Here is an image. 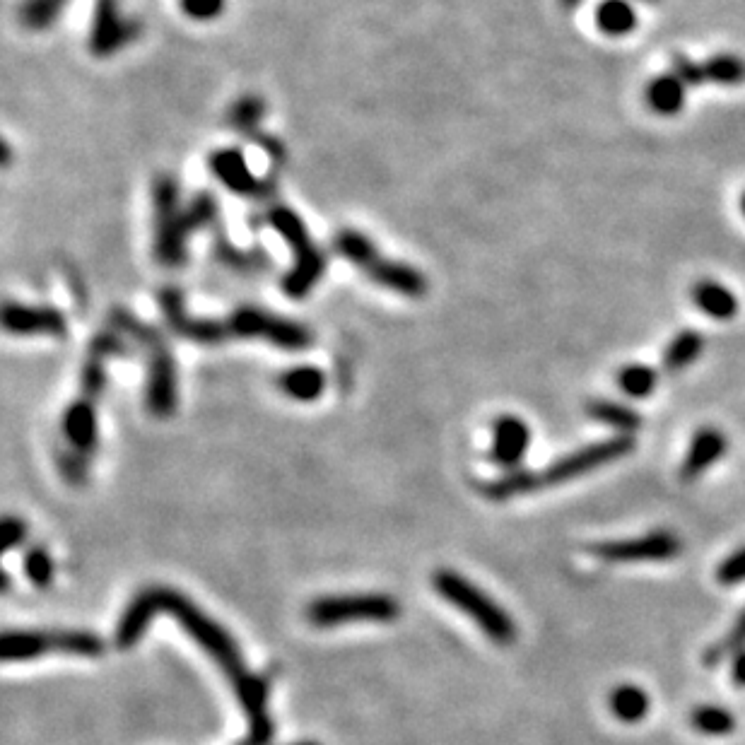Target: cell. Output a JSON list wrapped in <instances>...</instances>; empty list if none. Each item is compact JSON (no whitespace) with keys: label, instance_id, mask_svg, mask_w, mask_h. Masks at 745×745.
I'll list each match as a JSON object with an SVG mask.
<instances>
[{"label":"cell","instance_id":"obj_1","mask_svg":"<svg viewBox=\"0 0 745 745\" xmlns=\"http://www.w3.org/2000/svg\"><path fill=\"white\" fill-rule=\"evenodd\" d=\"M167 613L184 627V632L201 647L217 666L222 668L227 680L234 685L237 700L249 719V733L237 745H271L275 724L268 712L271 697V678L256 676L244 664L239 644L222 625L203 613L196 603H191L181 591L169 586H148L128 603L116 625L114 642L119 649H131L140 642L155 615Z\"/></svg>","mask_w":745,"mask_h":745},{"label":"cell","instance_id":"obj_2","mask_svg":"<svg viewBox=\"0 0 745 745\" xmlns=\"http://www.w3.org/2000/svg\"><path fill=\"white\" fill-rule=\"evenodd\" d=\"M157 299L167 326L193 343L220 345L227 340H266L275 348L292 353L312 348L314 343V333L307 326L266 309L242 307L227 316L210 319V316H191L177 287H164Z\"/></svg>","mask_w":745,"mask_h":745},{"label":"cell","instance_id":"obj_3","mask_svg":"<svg viewBox=\"0 0 745 745\" xmlns=\"http://www.w3.org/2000/svg\"><path fill=\"white\" fill-rule=\"evenodd\" d=\"M126 338L119 328L109 326L92 338L90 350L85 355V365L80 369V393L63 413V451L61 471L73 485H82L87 478L90 459L97 449V418L99 401L107 391L109 360L116 355H126Z\"/></svg>","mask_w":745,"mask_h":745},{"label":"cell","instance_id":"obj_4","mask_svg":"<svg viewBox=\"0 0 745 745\" xmlns=\"http://www.w3.org/2000/svg\"><path fill=\"white\" fill-rule=\"evenodd\" d=\"M155 203V256L162 266L179 268L189 254V239L217 217V203L208 193H198L191 203H181L179 184L167 174L152 186Z\"/></svg>","mask_w":745,"mask_h":745},{"label":"cell","instance_id":"obj_5","mask_svg":"<svg viewBox=\"0 0 745 745\" xmlns=\"http://www.w3.org/2000/svg\"><path fill=\"white\" fill-rule=\"evenodd\" d=\"M111 326L119 328L123 336L136 340L145 353L148 362V389H145V403L148 410L157 418H169L177 410V365H174L172 350L167 348L164 338L155 328L136 319L133 314L116 309L111 314Z\"/></svg>","mask_w":745,"mask_h":745},{"label":"cell","instance_id":"obj_6","mask_svg":"<svg viewBox=\"0 0 745 745\" xmlns=\"http://www.w3.org/2000/svg\"><path fill=\"white\" fill-rule=\"evenodd\" d=\"M336 251L343 258H348L353 266H357V271L365 273L372 283L384 287V290L413 299L427 295V278L418 268L384 256L377 249V244L362 232L340 230L336 234Z\"/></svg>","mask_w":745,"mask_h":745},{"label":"cell","instance_id":"obj_7","mask_svg":"<svg viewBox=\"0 0 745 745\" xmlns=\"http://www.w3.org/2000/svg\"><path fill=\"white\" fill-rule=\"evenodd\" d=\"M268 222H271L275 232L285 239L292 251V271L283 280L285 295L295 299L307 297L326 271L324 251L312 239L302 217L292 208H287V205H273L268 210Z\"/></svg>","mask_w":745,"mask_h":745},{"label":"cell","instance_id":"obj_8","mask_svg":"<svg viewBox=\"0 0 745 745\" xmlns=\"http://www.w3.org/2000/svg\"><path fill=\"white\" fill-rule=\"evenodd\" d=\"M432 586L444 601L466 613L480 630L488 635L495 644H512L516 639V625L509 618V613L502 606H497L492 598L478 589L466 577H461L454 569H437L432 577Z\"/></svg>","mask_w":745,"mask_h":745},{"label":"cell","instance_id":"obj_9","mask_svg":"<svg viewBox=\"0 0 745 745\" xmlns=\"http://www.w3.org/2000/svg\"><path fill=\"white\" fill-rule=\"evenodd\" d=\"M107 644L95 632H78V630H8L0 644L3 661H32L49 651H61L70 656H87L97 659L104 654Z\"/></svg>","mask_w":745,"mask_h":745},{"label":"cell","instance_id":"obj_10","mask_svg":"<svg viewBox=\"0 0 745 745\" xmlns=\"http://www.w3.org/2000/svg\"><path fill=\"white\" fill-rule=\"evenodd\" d=\"M401 618V603L386 594L324 596L307 606V620L314 627L345 623H393Z\"/></svg>","mask_w":745,"mask_h":745},{"label":"cell","instance_id":"obj_11","mask_svg":"<svg viewBox=\"0 0 745 745\" xmlns=\"http://www.w3.org/2000/svg\"><path fill=\"white\" fill-rule=\"evenodd\" d=\"M632 449H635V439H632L630 434H620V437L603 439V442H594L589 444V447L572 451V454L550 463L545 471H531L533 492L569 483V480L579 478V475H586L596 471V468L623 459V456L630 454Z\"/></svg>","mask_w":745,"mask_h":745},{"label":"cell","instance_id":"obj_12","mask_svg":"<svg viewBox=\"0 0 745 745\" xmlns=\"http://www.w3.org/2000/svg\"><path fill=\"white\" fill-rule=\"evenodd\" d=\"M683 543L676 533L671 531H654L642 538H630V541H610L598 543L591 548V553L606 562H620V565H635V562H666L673 560Z\"/></svg>","mask_w":745,"mask_h":745},{"label":"cell","instance_id":"obj_13","mask_svg":"<svg viewBox=\"0 0 745 745\" xmlns=\"http://www.w3.org/2000/svg\"><path fill=\"white\" fill-rule=\"evenodd\" d=\"M140 34V25L131 17L121 13L116 0H97L95 17H92L90 32V51L97 58H109L123 46L136 41Z\"/></svg>","mask_w":745,"mask_h":745},{"label":"cell","instance_id":"obj_14","mask_svg":"<svg viewBox=\"0 0 745 745\" xmlns=\"http://www.w3.org/2000/svg\"><path fill=\"white\" fill-rule=\"evenodd\" d=\"M3 324L15 336H66L68 321L54 307H32V304L8 302L3 309Z\"/></svg>","mask_w":745,"mask_h":745},{"label":"cell","instance_id":"obj_15","mask_svg":"<svg viewBox=\"0 0 745 745\" xmlns=\"http://www.w3.org/2000/svg\"><path fill=\"white\" fill-rule=\"evenodd\" d=\"M529 444V425L521 418H516V415H502V418L495 420V427H492L490 461L495 466L507 468V471H516L519 463L524 461L526 451H529Z\"/></svg>","mask_w":745,"mask_h":745},{"label":"cell","instance_id":"obj_16","mask_svg":"<svg viewBox=\"0 0 745 745\" xmlns=\"http://www.w3.org/2000/svg\"><path fill=\"white\" fill-rule=\"evenodd\" d=\"M210 169L227 189L239 193V196L246 198H266L268 193V184L266 181L256 179L254 174L249 172L246 167L244 155L239 150H217L213 157H210Z\"/></svg>","mask_w":745,"mask_h":745},{"label":"cell","instance_id":"obj_17","mask_svg":"<svg viewBox=\"0 0 745 745\" xmlns=\"http://www.w3.org/2000/svg\"><path fill=\"white\" fill-rule=\"evenodd\" d=\"M726 447H729V442H726L724 432L714 430V427H705V430L697 432L695 437H692L688 454H685L683 459V466H680V478H683L685 483L700 478L707 468H712L714 463L726 454Z\"/></svg>","mask_w":745,"mask_h":745},{"label":"cell","instance_id":"obj_18","mask_svg":"<svg viewBox=\"0 0 745 745\" xmlns=\"http://www.w3.org/2000/svg\"><path fill=\"white\" fill-rule=\"evenodd\" d=\"M692 302L712 319H731L738 312V299L717 280H697L690 290Z\"/></svg>","mask_w":745,"mask_h":745},{"label":"cell","instance_id":"obj_19","mask_svg":"<svg viewBox=\"0 0 745 745\" xmlns=\"http://www.w3.org/2000/svg\"><path fill=\"white\" fill-rule=\"evenodd\" d=\"M647 104L659 116H676L685 104V82L676 73H666L647 85Z\"/></svg>","mask_w":745,"mask_h":745},{"label":"cell","instance_id":"obj_20","mask_svg":"<svg viewBox=\"0 0 745 745\" xmlns=\"http://www.w3.org/2000/svg\"><path fill=\"white\" fill-rule=\"evenodd\" d=\"M280 389H283L285 396L295 398V401L309 403L316 401L326 389V377L319 367H295L287 369V372L280 377Z\"/></svg>","mask_w":745,"mask_h":745},{"label":"cell","instance_id":"obj_21","mask_svg":"<svg viewBox=\"0 0 745 745\" xmlns=\"http://www.w3.org/2000/svg\"><path fill=\"white\" fill-rule=\"evenodd\" d=\"M608 705L615 719H620L623 724H637V721H642L649 714L651 702L647 692L639 688V685L625 683L613 688L608 697Z\"/></svg>","mask_w":745,"mask_h":745},{"label":"cell","instance_id":"obj_22","mask_svg":"<svg viewBox=\"0 0 745 745\" xmlns=\"http://www.w3.org/2000/svg\"><path fill=\"white\" fill-rule=\"evenodd\" d=\"M596 25L608 37H625L637 27V13L627 0H603L596 8Z\"/></svg>","mask_w":745,"mask_h":745},{"label":"cell","instance_id":"obj_23","mask_svg":"<svg viewBox=\"0 0 745 745\" xmlns=\"http://www.w3.org/2000/svg\"><path fill=\"white\" fill-rule=\"evenodd\" d=\"M586 415L594 418L596 422L613 427L618 432H637L642 427V415L637 410L623 406V403L613 401H589L586 403Z\"/></svg>","mask_w":745,"mask_h":745},{"label":"cell","instance_id":"obj_24","mask_svg":"<svg viewBox=\"0 0 745 745\" xmlns=\"http://www.w3.org/2000/svg\"><path fill=\"white\" fill-rule=\"evenodd\" d=\"M705 348V338L697 331H680L676 338L668 343L664 353V369L666 372H683L685 367H690L697 357L702 355Z\"/></svg>","mask_w":745,"mask_h":745},{"label":"cell","instance_id":"obj_25","mask_svg":"<svg viewBox=\"0 0 745 745\" xmlns=\"http://www.w3.org/2000/svg\"><path fill=\"white\" fill-rule=\"evenodd\" d=\"M70 0H25L20 8V22L32 32H41L56 25L63 10L68 8Z\"/></svg>","mask_w":745,"mask_h":745},{"label":"cell","instance_id":"obj_26","mask_svg":"<svg viewBox=\"0 0 745 745\" xmlns=\"http://www.w3.org/2000/svg\"><path fill=\"white\" fill-rule=\"evenodd\" d=\"M692 729L700 731L702 736H729L736 729V717L724 707L702 705L692 709L690 714Z\"/></svg>","mask_w":745,"mask_h":745},{"label":"cell","instance_id":"obj_27","mask_svg":"<svg viewBox=\"0 0 745 745\" xmlns=\"http://www.w3.org/2000/svg\"><path fill=\"white\" fill-rule=\"evenodd\" d=\"M656 381H659L656 369L644 365H627L618 372V386L632 398H647L656 389Z\"/></svg>","mask_w":745,"mask_h":745},{"label":"cell","instance_id":"obj_28","mask_svg":"<svg viewBox=\"0 0 745 745\" xmlns=\"http://www.w3.org/2000/svg\"><path fill=\"white\" fill-rule=\"evenodd\" d=\"M705 75L717 85H741L745 82V61L733 54L712 56L705 63Z\"/></svg>","mask_w":745,"mask_h":745},{"label":"cell","instance_id":"obj_29","mask_svg":"<svg viewBox=\"0 0 745 745\" xmlns=\"http://www.w3.org/2000/svg\"><path fill=\"white\" fill-rule=\"evenodd\" d=\"M743 649H745V610L741 615H738L736 625L731 627L729 635L707 649L705 664L707 666H717L726 659V656H736L738 651H743Z\"/></svg>","mask_w":745,"mask_h":745},{"label":"cell","instance_id":"obj_30","mask_svg":"<svg viewBox=\"0 0 745 745\" xmlns=\"http://www.w3.org/2000/svg\"><path fill=\"white\" fill-rule=\"evenodd\" d=\"M25 572L29 582L39 586V589H46V586L54 582V562H51L49 550L41 548V545L29 548L25 555Z\"/></svg>","mask_w":745,"mask_h":745},{"label":"cell","instance_id":"obj_31","mask_svg":"<svg viewBox=\"0 0 745 745\" xmlns=\"http://www.w3.org/2000/svg\"><path fill=\"white\" fill-rule=\"evenodd\" d=\"M263 116V104L261 99L256 97H246L242 99V102H237V107L232 109V116L230 121L234 123L237 128H242V131H251V128L256 126L258 119Z\"/></svg>","mask_w":745,"mask_h":745},{"label":"cell","instance_id":"obj_32","mask_svg":"<svg viewBox=\"0 0 745 745\" xmlns=\"http://www.w3.org/2000/svg\"><path fill=\"white\" fill-rule=\"evenodd\" d=\"M717 579L724 586H736L745 582V548L736 550V553L721 562L717 569Z\"/></svg>","mask_w":745,"mask_h":745},{"label":"cell","instance_id":"obj_33","mask_svg":"<svg viewBox=\"0 0 745 745\" xmlns=\"http://www.w3.org/2000/svg\"><path fill=\"white\" fill-rule=\"evenodd\" d=\"M671 66H673V73H676L685 85H702V82L707 80L705 63H695L685 54H673Z\"/></svg>","mask_w":745,"mask_h":745},{"label":"cell","instance_id":"obj_34","mask_svg":"<svg viewBox=\"0 0 745 745\" xmlns=\"http://www.w3.org/2000/svg\"><path fill=\"white\" fill-rule=\"evenodd\" d=\"M181 10L191 17V20L208 22L220 17L225 10V0H181Z\"/></svg>","mask_w":745,"mask_h":745},{"label":"cell","instance_id":"obj_35","mask_svg":"<svg viewBox=\"0 0 745 745\" xmlns=\"http://www.w3.org/2000/svg\"><path fill=\"white\" fill-rule=\"evenodd\" d=\"M0 536H3V553H10V550L20 548L27 538V526L25 521L17 519V516H5L3 519V529H0Z\"/></svg>","mask_w":745,"mask_h":745},{"label":"cell","instance_id":"obj_36","mask_svg":"<svg viewBox=\"0 0 745 745\" xmlns=\"http://www.w3.org/2000/svg\"><path fill=\"white\" fill-rule=\"evenodd\" d=\"M731 680L736 685H741V688H745V649L738 651L736 656H733V664H731Z\"/></svg>","mask_w":745,"mask_h":745},{"label":"cell","instance_id":"obj_37","mask_svg":"<svg viewBox=\"0 0 745 745\" xmlns=\"http://www.w3.org/2000/svg\"><path fill=\"white\" fill-rule=\"evenodd\" d=\"M560 3H562V8L572 10V8H577V5L582 3V0H560Z\"/></svg>","mask_w":745,"mask_h":745},{"label":"cell","instance_id":"obj_38","mask_svg":"<svg viewBox=\"0 0 745 745\" xmlns=\"http://www.w3.org/2000/svg\"><path fill=\"white\" fill-rule=\"evenodd\" d=\"M292 745H319V743H314V741H302V743H292Z\"/></svg>","mask_w":745,"mask_h":745},{"label":"cell","instance_id":"obj_39","mask_svg":"<svg viewBox=\"0 0 745 745\" xmlns=\"http://www.w3.org/2000/svg\"><path fill=\"white\" fill-rule=\"evenodd\" d=\"M741 208H743V215H745V193H743V198H741Z\"/></svg>","mask_w":745,"mask_h":745},{"label":"cell","instance_id":"obj_40","mask_svg":"<svg viewBox=\"0 0 745 745\" xmlns=\"http://www.w3.org/2000/svg\"><path fill=\"white\" fill-rule=\"evenodd\" d=\"M644 3H659V0H644Z\"/></svg>","mask_w":745,"mask_h":745}]
</instances>
